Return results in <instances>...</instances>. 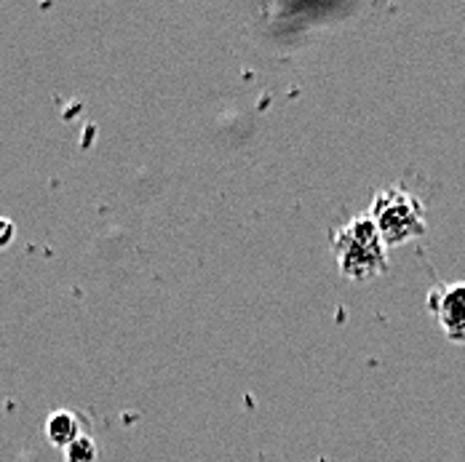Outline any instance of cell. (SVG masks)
<instances>
[{"label": "cell", "mask_w": 465, "mask_h": 462, "mask_svg": "<svg viewBox=\"0 0 465 462\" xmlns=\"http://www.w3.org/2000/svg\"><path fill=\"white\" fill-rule=\"evenodd\" d=\"M428 308L450 342H465V280L436 286L428 297Z\"/></svg>", "instance_id": "obj_3"}, {"label": "cell", "mask_w": 465, "mask_h": 462, "mask_svg": "<svg viewBox=\"0 0 465 462\" xmlns=\"http://www.w3.org/2000/svg\"><path fill=\"white\" fill-rule=\"evenodd\" d=\"M67 462H94L96 460V444H94L89 436H81L75 438L67 449Z\"/></svg>", "instance_id": "obj_5"}, {"label": "cell", "mask_w": 465, "mask_h": 462, "mask_svg": "<svg viewBox=\"0 0 465 462\" xmlns=\"http://www.w3.org/2000/svg\"><path fill=\"white\" fill-rule=\"evenodd\" d=\"M329 241L342 278L367 283L388 270V246L367 211L334 228Z\"/></svg>", "instance_id": "obj_1"}, {"label": "cell", "mask_w": 465, "mask_h": 462, "mask_svg": "<svg viewBox=\"0 0 465 462\" xmlns=\"http://www.w3.org/2000/svg\"><path fill=\"white\" fill-rule=\"evenodd\" d=\"M14 235V225L8 220H0V246H5Z\"/></svg>", "instance_id": "obj_6"}, {"label": "cell", "mask_w": 465, "mask_h": 462, "mask_svg": "<svg viewBox=\"0 0 465 462\" xmlns=\"http://www.w3.org/2000/svg\"><path fill=\"white\" fill-rule=\"evenodd\" d=\"M78 428H81L78 425V417L73 415V412H67V409H59V412H54V415L48 417V441L54 447H59V449H67L75 438H81V430Z\"/></svg>", "instance_id": "obj_4"}, {"label": "cell", "mask_w": 465, "mask_h": 462, "mask_svg": "<svg viewBox=\"0 0 465 462\" xmlns=\"http://www.w3.org/2000/svg\"><path fill=\"white\" fill-rule=\"evenodd\" d=\"M367 214L372 217L374 228H377L388 249L418 241L428 232L422 201L401 185L380 187L374 192L372 206Z\"/></svg>", "instance_id": "obj_2"}]
</instances>
